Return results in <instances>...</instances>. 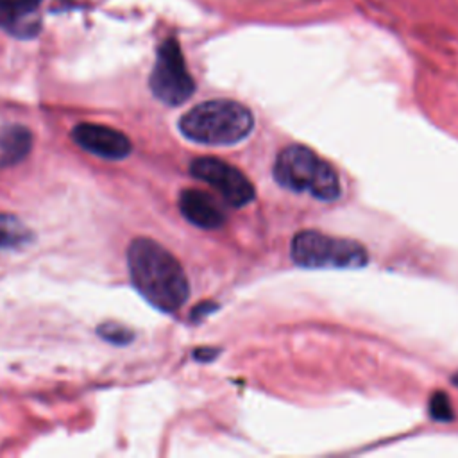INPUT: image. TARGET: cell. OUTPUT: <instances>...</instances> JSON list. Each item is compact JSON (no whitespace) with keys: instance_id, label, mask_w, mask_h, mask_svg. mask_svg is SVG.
<instances>
[{"instance_id":"1","label":"cell","mask_w":458,"mask_h":458,"mask_svg":"<svg viewBox=\"0 0 458 458\" xmlns=\"http://www.w3.org/2000/svg\"><path fill=\"white\" fill-rule=\"evenodd\" d=\"M127 267L134 288L154 308L174 313L186 302L188 277L177 258L156 240H132L127 249Z\"/></svg>"},{"instance_id":"2","label":"cell","mask_w":458,"mask_h":458,"mask_svg":"<svg viewBox=\"0 0 458 458\" xmlns=\"http://www.w3.org/2000/svg\"><path fill=\"white\" fill-rule=\"evenodd\" d=\"M254 127L249 107L231 98H215L193 106L179 120L184 138L202 145H234Z\"/></svg>"},{"instance_id":"3","label":"cell","mask_w":458,"mask_h":458,"mask_svg":"<svg viewBox=\"0 0 458 458\" xmlns=\"http://www.w3.org/2000/svg\"><path fill=\"white\" fill-rule=\"evenodd\" d=\"M274 179L286 190L310 193L326 202L336 200L342 193L336 170L304 145H288L277 154Z\"/></svg>"},{"instance_id":"4","label":"cell","mask_w":458,"mask_h":458,"mask_svg":"<svg viewBox=\"0 0 458 458\" xmlns=\"http://www.w3.org/2000/svg\"><path fill=\"white\" fill-rule=\"evenodd\" d=\"M290 256L306 268H360L369 261L367 249L356 240L301 231L293 236Z\"/></svg>"},{"instance_id":"5","label":"cell","mask_w":458,"mask_h":458,"mask_svg":"<svg viewBox=\"0 0 458 458\" xmlns=\"http://www.w3.org/2000/svg\"><path fill=\"white\" fill-rule=\"evenodd\" d=\"M148 84L154 97L166 106H179L195 91V82L175 38H168L159 45Z\"/></svg>"},{"instance_id":"6","label":"cell","mask_w":458,"mask_h":458,"mask_svg":"<svg viewBox=\"0 0 458 458\" xmlns=\"http://www.w3.org/2000/svg\"><path fill=\"white\" fill-rule=\"evenodd\" d=\"M190 174L215 188L220 197L233 208L249 204L256 191L252 182L236 166L216 157H197L190 163Z\"/></svg>"},{"instance_id":"7","label":"cell","mask_w":458,"mask_h":458,"mask_svg":"<svg viewBox=\"0 0 458 458\" xmlns=\"http://www.w3.org/2000/svg\"><path fill=\"white\" fill-rule=\"evenodd\" d=\"M72 138L81 148L104 159H123L132 150L131 140L122 131L102 123H77Z\"/></svg>"},{"instance_id":"8","label":"cell","mask_w":458,"mask_h":458,"mask_svg":"<svg viewBox=\"0 0 458 458\" xmlns=\"http://www.w3.org/2000/svg\"><path fill=\"white\" fill-rule=\"evenodd\" d=\"M179 209L188 222L200 229H218L225 224V213L222 208L202 190H182L179 195Z\"/></svg>"},{"instance_id":"9","label":"cell","mask_w":458,"mask_h":458,"mask_svg":"<svg viewBox=\"0 0 458 458\" xmlns=\"http://www.w3.org/2000/svg\"><path fill=\"white\" fill-rule=\"evenodd\" d=\"M41 0H0V27L11 34L30 38L38 32V7Z\"/></svg>"},{"instance_id":"10","label":"cell","mask_w":458,"mask_h":458,"mask_svg":"<svg viewBox=\"0 0 458 458\" xmlns=\"http://www.w3.org/2000/svg\"><path fill=\"white\" fill-rule=\"evenodd\" d=\"M32 147V134L27 127L23 125H7L5 129L0 131V150H2V159L0 165H14L21 161Z\"/></svg>"},{"instance_id":"11","label":"cell","mask_w":458,"mask_h":458,"mask_svg":"<svg viewBox=\"0 0 458 458\" xmlns=\"http://www.w3.org/2000/svg\"><path fill=\"white\" fill-rule=\"evenodd\" d=\"M32 242V231L14 215L0 213V249H18Z\"/></svg>"},{"instance_id":"12","label":"cell","mask_w":458,"mask_h":458,"mask_svg":"<svg viewBox=\"0 0 458 458\" xmlns=\"http://www.w3.org/2000/svg\"><path fill=\"white\" fill-rule=\"evenodd\" d=\"M97 333L106 342L114 344V345H127L134 338V333L127 326H123L120 322H114V320H107V322L100 324L97 327Z\"/></svg>"},{"instance_id":"13","label":"cell","mask_w":458,"mask_h":458,"mask_svg":"<svg viewBox=\"0 0 458 458\" xmlns=\"http://www.w3.org/2000/svg\"><path fill=\"white\" fill-rule=\"evenodd\" d=\"M429 415L431 419L438 420V422H447L453 419V408L449 403V397L445 392L437 390L433 392L431 399H429Z\"/></svg>"},{"instance_id":"14","label":"cell","mask_w":458,"mask_h":458,"mask_svg":"<svg viewBox=\"0 0 458 458\" xmlns=\"http://www.w3.org/2000/svg\"><path fill=\"white\" fill-rule=\"evenodd\" d=\"M213 310H216V304L202 302V304H199V306L191 311V318H193V320H197L199 317H204V315H208V313H209V311H213Z\"/></svg>"},{"instance_id":"15","label":"cell","mask_w":458,"mask_h":458,"mask_svg":"<svg viewBox=\"0 0 458 458\" xmlns=\"http://www.w3.org/2000/svg\"><path fill=\"white\" fill-rule=\"evenodd\" d=\"M216 354H218V349H208V347L197 349V351L193 352L195 360H200V361H208V360H213Z\"/></svg>"},{"instance_id":"16","label":"cell","mask_w":458,"mask_h":458,"mask_svg":"<svg viewBox=\"0 0 458 458\" xmlns=\"http://www.w3.org/2000/svg\"><path fill=\"white\" fill-rule=\"evenodd\" d=\"M453 383H454V385H456V386H458V372H456V374H454V376H453Z\"/></svg>"}]
</instances>
